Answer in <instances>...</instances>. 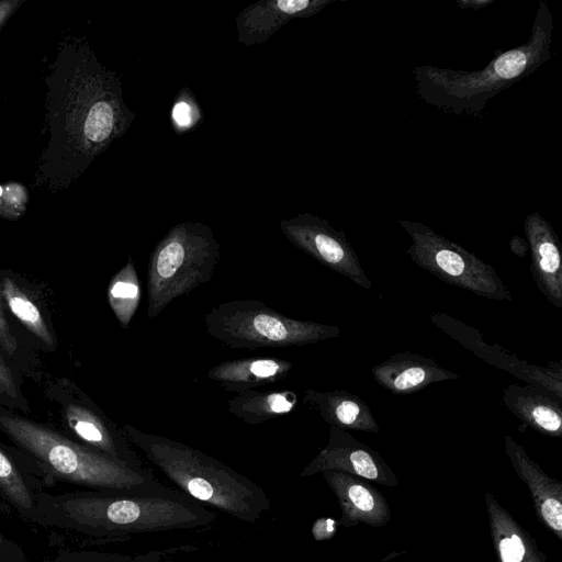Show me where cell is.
Returning a JSON list of instances; mask_svg holds the SVG:
<instances>
[{
    "label": "cell",
    "mask_w": 562,
    "mask_h": 562,
    "mask_svg": "<svg viewBox=\"0 0 562 562\" xmlns=\"http://www.w3.org/2000/svg\"><path fill=\"white\" fill-rule=\"evenodd\" d=\"M36 525L99 542L204 528L216 514L165 485L131 492L68 491L35 493Z\"/></svg>",
    "instance_id": "6da1fadb"
},
{
    "label": "cell",
    "mask_w": 562,
    "mask_h": 562,
    "mask_svg": "<svg viewBox=\"0 0 562 562\" xmlns=\"http://www.w3.org/2000/svg\"><path fill=\"white\" fill-rule=\"evenodd\" d=\"M553 15L540 0L529 40L498 53L479 70L416 66L415 91L426 103L456 115L476 117L487 101L527 78L551 57Z\"/></svg>",
    "instance_id": "7a4b0ae2"
},
{
    "label": "cell",
    "mask_w": 562,
    "mask_h": 562,
    "mask_svg": "<svg viewBox=\"0 0 562 562\" xmlns=\"http://www.w3.org/2000/svg\"><path fill=\"white\" fill-rule=\"evenodd\" d=\"M128 443L157 468L178 491L198 503L247 524H256L271 504L263 488L205 452L181 441L121 427Z\"/></svg>",
    "instance_id": "3957f363"
},
{
    "label": "cell",
    "mask_w": 562,
    "mask_h": 562,
    "mask_svg": "<svg viewBox=\"0 0 562 562\" xmlns=\"http://www.w3.org/2000/svg\"><path fill=\"white\" fill-rule=\"evenodd\" d=\"M0 430L45 480L101 492H131L162 485L145 467L115 460L21 416L0 412Z\"/></svg>",
    "instance_id": "277c9868"
},
{
    "label": "cell",
    "mask_w": 562,
    "mask_h": 562,
    "mask_svg": "<svg viewBox=\"0 0 562 562\" xmlns=\"http://www.w3.org/2000/svg\"><path fill=\"white\" fill-rule=\"evenodd\" d=\"M221 245L202 222L172 226L156 244L147 266V317L155 319L173 300L213 277Z\"/></svg>",
    "instance_id": "5b68a950"
},
{
    "label": "cell",
    "mask_w": 562,
    "mask_h": 562,
    "mask_svg": "<svg viewBox=\"0 0 562 562\" xmlns=\"http://www.w3.org/2000/svg\"><path fill=\"white\" fill-rule=\"evenodd\" d=\"M206 333L231 349L290 348L337 338L340 328L283 315L258 300H233L204 315Z\"/></svg>",
    "instance_id": "8992f818"
},
{
    "label": "cell",
    "mask_w": 562,
    "mask_h": 562,
    "mask_svg": "<svg viewBox=\"0 0 562 562\" xmlns=\"http://www.w3.org/2000/svg\"><path fill=\"white\" fill-rule=\"evenodd\" d=\"M412 244L406 254L413 262L438 279L473 294L512 301V294L495 268L423 223L398 220Z\"/></svg>",
    "instance_id": "52a82bcc"
},
{
    "label": "cell",
    "mask_w": 562,
    "mask_h": 562,
    "mask_svg": "<svg viewBox=\"0 0 562 562\" xmlns=\"http://www.w3.org/2000/svg\"><path fill=\"white\" fill-rule=\"evenodd\" d=\"M280 228L290 243L326 268L362 289H371L372 283L345 233L335 229L328 221L312 213H300L282 220Z\"/></svg>",
    "instance_id": "ba28073f"
},
{
    "label": "cell",
    "mask_w": 562,
    "mask_h": 562,
    "mask_svg": "<svg viewBox=\"0 0 562 562\" xmlns=\"http://www.w3.org/2000/svg\"><path fill=\"white\" fill-rule=\"evenodd\" d=\"M430 322L487 363L549 392L559 401L562 400L561 362H550L547 366L529 364L497 345L486 344L475 328L445 313L430 315Z\"/></svg>",
    "instance_id": "9c48e42d"
},
{
    "label": "cell",
    "mask_w": 562,
    "mask_h": 562,
    "mask_svg": "<svg viewBox=\"0 0 562 562\" xmlns=\"http://www.w3.org/2000/svg\"><path fill=\"white\" fill-rule=\"evenodd\" d=\"M336 470L387 487L398 485V479L381 454L357 440L348 431L329 427L327 445L302 470L301 476H312Z\"/></svg>",
    "instance_id": "30bf717a"
},
{
    "label": "cell",
    "mask_w": 562,
    "mask_h": 562,
    "mask_svg": "<svg viewBox=\"0 0 562 562\" xmlns=\"http://www.w3.org/2000/svg\"><path fill=\"white\" fill-rule=\"evenodd\" d=\"M322 474L340 507V526L350 528L366 524L378 528L389 524L390 504L369 481L336 470L324 471Z\"/></svg>",
    "instance_id": "8fae6325"
},
{
    "label": "cell",
    "mask_w": 562,
    "mask_h": 562,
    "mask_svg": "<svg viewBox=\"0 0 562 562\" xmlns=\"http://www.w3.org/2000/svg\"><path fill=\"white\" fill-rule=\"evenodd\" d=\"M524 229L535 284L553 306L562 308V255L559 237L538 211L525 218Z\"/></svg>",
    "instance_id": "7c38bea8"
},
{
    "label": "cell",
    "mask_w": 562,
    "mask_h": 562,
    "mask_svg": "<svg viewBox=\"0 0 562 562\" xmlns=\"http://www.w3.org/2000/svg\"><path fill=\"white\" fill-rule=\"evenodd\" d=\"M504 447L513 469L530 492L538 520L562 541V482L549 476L509 435Z\"/></svg>",
    "instance_id": "4fadbf2b"
},
{
    "label": "cell",
    "mask_w": 562,
    "mask_h": 562,
    "mask_svg": "<svg viewBox=\"0 0 562 562\" xmlns=\"http://www.w3.org/2000/svg\"><path fill=\"white\" fill-rule=\"evenodd\" d=\"M335 0H259L235 19L238 42L245 46L267 42L278 30L296 18H308Z\"/></svg>",
    "instance_id": "5bb4252c"
},
{
    "label": "cell",
    "mask_w": 562,
    "mask_h": 562,
    "mask_svg": "<svg viewBox=\"0 0 562 562\" xmlns=\"http://www.w3.org/2000/svg\"><path fill=\"white\" fill-rule=\"evenodd\" d=\"M65 419L83 445L130 465L144 467L122 429L99 409L81 404H69L65 408Z\"/></svg>",
    "instance_id": "9a60e30c"
},
{
    "label": "cell",
    "mask_w": 562,
    "mask_h": 562,
    "mask_svg": "<svg viewBox=\"0 0 562 562\" xmlns=\"http://www.w3.org/2000/svg\"><path fill=\"white\" fill-rule=\"evenodd\" d=\"M378 384L393 394H412L428 385L459 379L454 372L443 369L434 359L412 352H397L372 368Z\"/></svg>",
    "instance_id": "2e32d148"
},
{
    "label": "cell",
    "mask_w": 562,
    "mask_h": 562,
    "mask_svg": "<svg viewBox=\"0 0 562 562\" xmlns=\"http://www.w3.org/2000/svg\"><path fill=\"white\" fill-rule=\"evenodd\" d=\"M492 544L498 562H547L536 539L491 492L484 494Z\"/></svg>",
    "instance_id": "e0dca14e"
},
{
    "label": "cell",
    "mask_w": 562,
    "mask_h": 562,
    "mask_svg": "<svg viewBox=\"0 0 562 562\" xmlns=\"http://www.w3.org/2000/svg\"><path fill=\"white\" fill-rule=\"evenodd\" d=\"M502 402L525 426L543 436H562L561 403L549 392L513 383L503 390Z\"/></svg>",
    "instance_id": "ac0fdd59"
},
{
    "label": "cell",
    "mask_w": 562,
    "mask_h": 562,
    "mask_svg": "<svg viewBox=\"0 0 562 562\" xmlns=\"http://www.w3.org/2000/svg\"><path fill=\"white\" fill-rule=\"evenodd\" d=\"M303 404L329 426L373 434L380 431L370 406L361 397L345 390L308 389L303 394Z\"/></svg>",
    "instance_id": "d6986e66"
},
{
    "label": "cell",
    "mask_w": 562,
    "mask_h": 562,
    "mask_svg": "<svg viewBox=\"0 0 562 562\" xmlns=\"http://www.w3.org/2000/svg\"><path fill=\"white\" fill-rule=\"evenodd\" d=\"M294 364L281 358H243L222 361L206 372V378L225 391L245 393L288 376Z\"/></svg>",
    "instance_id": "ffe728a7"
},
{
    "label": "cell",
    "mask_w": 562,
    "mask_h": 562,
    "mask_svg": "<svg viewBox=\"0 0 562 562\" xmlns=\"http://www.w3.org/2000/svg\"><path fill=\"white\" fill-rule=\"evenodd\" d=\"M297 394L290 390L237 394L227 402L228 412L247 425H259L295 409Z\"/></svg>",
    "instance_id": "44dd1931"
},
{
    "label": "cell",
    "mask_w": 562,
    "mask_h": 562,
    "mask_svg": "<svg viewBox=\"0 0 562 562\" xmlns=\"http://www.w3.org/2000/svg\"><path fill=\"white\" fill-rule=\"evenodd\" d=\"M41 488L0 446V497L32 524H36L35 493Z\"/></svg>",
    "instance_id": "7402d4cb"
},
{
    "label": "cell",
    "mask_w": 562,
    "mask_h": 562,
    "mask_svg": "<svg viewBox=\"0 0 562 562\" xmlns=\"http://www.w3.org/2000/svg\"><path fill=\"white\" fill-rule=\"evenodd\" d=\"M142 289L132 257L113 276L108 288V302L121 328L127 329L138 308Z\"/></svg>",
    "instance_id": "603a6c76"
},
{
    "label": "cell",
    "mask_w": 562,
    "mask_h": 562,
    "mask_svg": "<svg viewBox=\"0 0 562 562\" xmlns=\"http://www.w3.org/2000/svg\"><path fill=\"white\" fill-rule=\"evenodd\" d=\"M0 294L12 314L40 340L52 347L54 337L36 304L10 278L4 277L0 285Z\"/></svg>",
    "instance_id": "cb8c5ba5"
},
{
    "label": "cell",
    "mask_w": 562,
    "mask_h": 562,
    "mask_svg": "<svg viewBox=\"0 0 562 562\" xmlns=\"http://www.w3.org/2000/svg\"><path fill=\"white\" fill-rule=\"evenodd\" d=\"M179 548L144 553H122L98 550H69L71 562H168Z\"/></svg>",
    "instance_id": "d4e9b609"
},
{
    "label": "cell",
    "mask_w": 562,
    "mask_h": 562,
    "mask_svg": "<svg viewBox=\"0 0 562 562\" xmlns=\"http://www.w3.org/2000/svg\"><path fill=\"white\" fill-rule=\"evenodd\" d=\"M202 117L199 103L194 95L184 87L173 101L170 119L177 134H183L198 125Z\"/></svg>",
    "instance_id": "484cf974"
},
{
    "label": "cell",
    "mask_w": 562,
    "mask_h": 562,
    "mask_svg": "<svg viewBox=\"0 0 562 562\" xmlns=\"http://www.w3.org/2000/svg\"><path fill=\"white\" fill-rule=\"evenodd\" d=\"M0 562H31L24 549L0 532Z\"/></svg>",
    "instance_id": "4316f807"
},
{
    "label": "cell",
    "mask_w": 562,
    "mask_h": 562,
    "mask_svg": "<svg viewBox=\"0 0 562 562\" xmlns=\"http://www.w3.org/2000/svg\"><path fill=\"white\" fill-rule=\"evenodd\" d=\"M0 395L11 398L18 400L19 393L16 389V383L12 371L7 366L3 358L0 356Z\"/></svg>",
    "instance_id": "83f0119b"
},
{
    "label": "cell",
    "mask_w": 562,
    "mask_h": 562,
    "mask_svg": "<svg viewBox=\"0 0 562 562\" xmlns=\"http://www.w3.org/2000/svg\"><path fill=\"white\" fill-rule=\"evenodd\" d=\"M338 521L330 517H321L312 526L315 540L323 541L333 538L337 532Z\"/></svg>",
    "instance_id": "f1b7e54d"
},
{
    "label": "cell",
    "mask_w": 562,
    "mask_h": 562,
    "mask_svg": "<svg viewBox=\"0 0 562 562\" xmlns=\"http://www.w3.org/2000/svg\"><path fill=\"white\" fill-rule=\"evenodd\" d=\"M1 295V294H0ZM0 348L8 355L13 356L18 344L3 314L0 299Z\"/></svg>",
    "instance_id": "f546056e"
},
{
    "label": "cell",
    "mask_w": 562,
    "mask_h": 562,
    "mask_svg": "<svg viewBox=\"0 0 562 562\" xmlns=\"http://www.w3.org/2000/svg\"><path fill=\"white\" fill-rule=\"evenodd\" d=\"M493 2L494 0H458L457 4L460 9L481 10L488 7Z\"/></svg>",
    "instance_id": "4dcf8cb0"
},
{
    "label": "cell",
    "mask_w": 562,
    "mask_h": 562,
    "mask_svg": "<svg viewBox=\"0 0 562 562\" xmlns=\"http://www.w3.org/2000/svg\"><path fill=\"white\" fill-rule=\"evenodd\" d=\"M47 562H71L69 550L58 551L57 554Z\"/></svg>",
    "instance_id": "1f68e13d"
},
{
    "label": "cell",
    "mask_w": 562,
    "mask_h": 562,
    "mask_svg": "<svg viewBox=\"0 0 562 562\" xmlns=\"http://www.w3.org/2000/svg\"><path fill=\"white\" fill-rule=\"evenodd\" d=\"M1 194H2V189H1V187H0V195H1Z\"/></svg>",
    "instance_id": "d6a6232c"
}]
</instances>
